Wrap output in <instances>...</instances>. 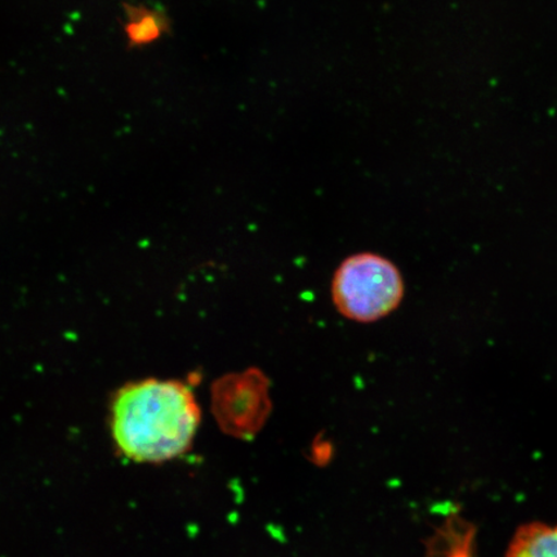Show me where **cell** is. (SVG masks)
I'll use <instances>...</instances> for the list:
<instances>
[{
  "label": "cell",
  "instance_id": "obj_1",
  "mask_svg": "<svg viewBox=\"0 0 557 557\" xmlns=\"http://www.w3.org/2000/svg\"><path fill=\"white\" fill-rule=\"evenodd\" d=\"M200 422L191 389L177 381L129 383L115 395L111 433L117 449L138 463H160L190 448Z\"/></svg>",
  "mask_w": 557,
  "mask_h": 557
},
{
  "label": "cell",
  "instance_id": "obj_2",
  "mask_svg": "<svg viewBox=\"0 0 557 557\" xmlns=\"http://www.w3.org/2000/svg\"><path fill=\"white\" fill-rule=\"evenodd\" d=\"M403 296L400 271L379 255L348 257L333 277V302L354 322L371 323L387 317L398 308Z\"/></svg>",
  "mask_w": 557,
  "mask_h": 557
},
{
  "label": "cell",
  "instance_id": "obj_3",
  "mask_svg": "<svg viewBox=\"0 0 557 557\" xmlns=\"http://www.w3.org/2000/svg\"><path fill=\"white\" fill-rule=\"evenodd\" d=\"M506 557H557V525L532 522L520 527Z\"/></svg>",
  "mask_w": 557,
  "mask_h": 557
},
{
  "label": "cell",
  "instance_id": "obj_4",
  "mask_svg": "<svg viewBox=\"0 0 557 557\" xmlns=\"http://www.w3.org/2000/svg\"><path fill=\"white\" fill-rule=\"evenodd\" d=\"M159 25L154 16L141 15L134 16L128 26V34L136 44H144L146 40L157 38L159 34Z\"/></svg>",
  "mask_w": 557,
  "mask_h": 557
}]
</instances>
